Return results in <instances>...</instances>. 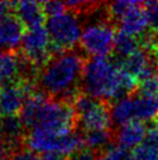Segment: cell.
Listing matches in <instances>:
<instances>
[{"label":"cell","mask_w":158,"mask_h":160,"mask_svg":"<svg viewBox=\"0 0 158 160\" xmlns=\"http://www.w3.org/2000/svg\"><path fill=\"white\" fill-rule=\"evenodd\" d=\"M156 99H157V104H158V95H157V97H156Z\"/></svg>","instance_id":"cell-30"},{"label":"cell","mask_w":158,"mask_h":160,"mask_svg":"<svg viewBox=\"0 0 158 160\" xmlns=\"http://www.w3.org/2000/svg\"><path fill=\"white\" fill-rule=\"evenodd\" d=\"M72 104L77 113V124L84 132L110 130L113 124L110 110L105 102L85 93H79Z\"/></svg>","instance_id":"cell-7"},{"label":"cell","mask_w":158,"mask_h":160,"mask_svg":"<svg viewBox=\"0 0 158 160\" xmlns=\"http://www.w3.org/2000/svg\"><path fill=\"white\" fill-rule=\"evenodd\" d=\"M21 52L22 56L39 71L49 62L53 54L51 41L45 25L25 32L21 42Z\"/></svg>","instance_id":"cell-8"},{"label":"cell","mask_w":158,"mask_h":160,"mask_svg":"<svg viewBox=\"0 0 158 160\" xmlns=\"http://www.w3.org/2000/svg\"><path fill=\"white\" fill-rule=\"evenodd\" d=\"M26 145L34 153L57 152L67 158L76 154L85 147L83 134L75 131H50L44 129H33L26 136Z\"/></svg>","instance_id":"cell-4"},{"label":"cell","mask_w":158,"mask_h":160,"mask_svg":"<svg viewBox=\"0 0 158 160\" xmlns=\"http://www.w3.org/2000/svg\"><path fill=\"white\" fill-rule=\"evenodd\" d=\"M144 8L149 19L150 27L158 31V1H148L144 4Z\"/></svg>","instance_id":"cell-24"},{"label":"cell","mask_w":158,"mask_h":160,"mask_svg":"<svg viewBox=\"0 0 158 160\" xmlns=\"http://www.w3.org/2000/svg\"><path fill=\"white\" fill-rule=\"evenodd\" d=\"M41 4H42V7H43V11L47 15V18L56 15L58 13H62V12L67 9L65 7V4L61 2V1H44Z\"/></svg>","instance_id":"cell-25"},{"label":"cell","mask_w":158,"mask_h":160,"mask_svg":"<svg viewBox=\"0 0 158 160\" xmlns=\"http://www.w3.org/2000/svg\"><path fill=\"white\" fill-rule=\"evenodd\" d=\"M136 107V120L141 123H148L156 119L158 116V104L156 97L143 96L141 93L134 95Z\"/></svg>","instance_id":"cell-18"},{"label":"cell","mask_w":158,"mask_h":160,"mask_svg":"<svg viewBox=\"0 0 158 160\" xmlns=\"http://www.w3.org/2000/svg\"><path fill=\"white\" fill-rule=\"evenodd\" d=\"M7 160H41L40 157L29 148H18L9 156Z\"/></svg>","instance_id":"cell-26"},{"label":"cell","mask_w":158,"mask_h":160,"mask_svg":"<svg viewBox=\"0 0 158 160\" xmlns=\"http://www.w3.org/2000/svg\"><path fill=\"white\" fill-rule=\"evenodd\" d=\"M138 88V80L109 58H94L86 61L81 89L85 95L99 101H116L129 96Z\"/></svg>","instance_id":"cell-1"},{"label":"cell","mask_w":158,"mask_h":160,"mask_svg":"<svg viewBox=\"0 0 158 160\" xmlns=\"http://www.w3.org/2000/svg\"><path fill=\"white\" fill-rule=\"evenodd\" d=\"M19 117L29 131H70L77 124V113L72 103L50 98L42 91H34L27 97Z\"/></svg>","instance_id":"cell-3"},{"label":"cell","mask_w":158,"mask_h":160,"mask_svg":"<svg viewBox=\"0 0 158 160\" xmlns=\"http://www.w3.org/2000/svg\"><path fill=\"white\" fill-rule=\"evenodd\" d=\"M85 147L91 151L105 152L108 147H110V142L113 140V133L110 130H98L85 132L83 136Z\"/></svg>","instance_id":"cell-19"},{"label":"cell","mask_w":158,"mask_h":160,"mask_svg":"<svg viewBox=\"0 0 158 160\" xmlns=\"http://www.w3.org/2000/svg\"><path fill=\"white\" fill-rule=\"evenodd\" d=\"M115 32L109 19L98 18L83 27L79 45L84 53L94 58H108L114 50Z\"/></svg>","instance_id":"cell-6"},{"label":"cell","mask_w":158,"mask_h":160,"mask_svg":"<svg viewBox=\"0 0 158 160\" xmlns=\"http://www.w3.org/2000/svg\"><path fill=\"white\" fill-rule=\"evenodd\" d=\"M85 60L77 50H66L49 60L37 76L40 91L53 99L73 103L81 87Z\"/></svg>","instance_id":"cell-2"},{"label":"cell","mask_w":158,"mask_h":160,"mask_svg":"<svg viewBox=\"0 0 158 160\" xmlns=\"http://www.w3.org/2000/svg\"><path fill=\"white\" fill-rule=\"evenodd\" d=\"M138 93L149 97H157L158 95V74L149 76L138 82Z\"/></svg>","instance_id":"cell-22"},{"label":"cell","mask_w":158,"mask_h":160,"mask_svg":"<svg viewBox=\"0 0 158 160\" xmlns=\"http://www.w3.org/2000/svg\"><path fill=\"white\" fill-rule=\"evenodd\" d=\"M109 110L112 123L118 128H121L123 125H127L132 122H137L134 96L129 95L114 101L109 107Z\"/></svg>","instance_id":"cell-15"},{"label":"cell","mask_w":158,"mask_h":160,"mask_svg":"<svg viewBox=\"0 0 158 160\" xmlns=\"http://www.w3.org/2000/svg\"><path fill=\"white\" fill-rule=\"evenodd\" d=\"M98 160H132V157L129 152L121 148L118 145L108 147L105 152H102Z\"/></svg>","instance_id":"cell-23"},{"label":"cell","mask_w":158,"mask_h":160,"mask_svg":"<svg viewBox=\"0 0 158 160\" xmlns=\"http://www.w3.org/2000/svg\"><path fill=\"white\" fill-rule=\"evenodd\" d=\"M20 56L16 53H0V87L19 80Z\"/></svg>","instance_id":"cell-17"},{"label":"cell","mask_w":158,"mask_h":160,"mask_svg":"<svg viewBox=\"0 0 158 160\" xmlns=\"http://www.w3.org/2000/svg\"><path fill=\"white\" fill-rule=\"evenodd\" d=\"M146 133L148 129L144 123L132 122L118 128V132L115 134V139L118 142V146L123 150H136L145 140Z\"/></svg>","instance_id":"cell-13"},{"label":"cell","mask_w":158,"mask_h":160,"mask_svg":"<svg viewBox=\"0 0 158 160\" xmlns=\"http://www.w3.org/2000/svg\"><path fill=\"white\" fill-rule=\"evenodd\" d=\"M27 131L20 117H4L0 118V140L5 142L13 150H18L26 140Z\"/></svg>","instance_id":"cell-14"},{"label":"cell","mask_w":158,"mask_h":160,"mask_svg":"<svg viewBox=\"0 0 158 160\" xmlns=\"http://www.w3.org/2000/svg\"><path fill=\"white\" fill-rule=\"evenodd\" d=\"M132 160H158V124L148 129L143 144L132 152Z\"/></svg>","instance_id":"cell-16"},{"label":"cell","mask_w":158,"mask_h":160,"mask_svg":"<svg viewBox=\"0 0 158 160\" xmlns=\"http://www.w3.org/2000/svg\"><path fill=\"white\" fill-rule=\"evenodd\" d=\"M41 160H70V158L65 157L64 154L57 153V152H48L40 156Z\"/></svg>","instance_id":"cell-28"},{"label":"cell","mask_w":158,"mask_h":160,"mask_svg":"<svg viewBox=\"0 0 158 160\" xmlns=\"http://www.w3.org/2000/svg\"><path fill=\"white\" fill-rule=\"evenodd\" d=\"M45 28L51 41L53 56L73 49V47L79 43L83 32L79 14L69 9L53 17H48Z\"/></svg>","instance_id":"cell-5"},{"label":"cell","mask_w":158,"mask_h":160,"mask_svg":"<svg viewBox=\"0 0 158 160\" xmlns=\"http://www.w3.org/2000/svg\"><path fill=\"white\" fill-rule=\"evenodd\" d=\"M70 160H97V153L84 147L83 150L71 157Z\"/></svg>","instance_id":"cell-27"},{"label":"cell","mask_w":158,"mask_h":160,"mask_svg":"<svg viewBox=\"0 0 158 160\" xmlns=\"http://www.w3.org/2000/svg\"><path fill=\"white\" fill-rule=\"evenodd\" d=\"M138 4H140L138 1H132V0H118V1H113V2L107 5V8H106L107 15H108L109 20L118 22L130 9H132Z\"/></svg>","instance_id":"cell-21"},{"label":"cell","mask_w":158,"mask_h":160,"mask_svg":"<svg viewBox=\"0 0 158 160\" xmlns=\"http://www.w3.org/2000/svg\"><path fill=\"white\" fill-rule=\"evenodd\" d=\"M141 48L142 47L140 46V41L137 38L126 34L121 31L116 33L114 41V50H113L116 58H122L123 61L124 58H127L128 56H130L132 54H134Z\"/></svg>","instance_id":"cell-20"},{"label":"cell","mask_w":158,"mask_h":160,"mask_svg":"<svg viewBox=\"0 0 158 160\" xmlns=\"http://www.w3.org/2000/svg\"><path fill=\"white\" fill-rule=\"evenodd\" d=\"M120 31L129 34L135 38H144L148 34L150 27L149 19L145 12V8L142 7V4H138L132 9H130L120 21H118Z\"/></svg>","instance_id":"cell-12"},{"label":"cell","mask_w":158,"mask_h":160,"mask_svg":"<svg viewBox=\"0 0 158 160\" xmlns=\"http://www.w3.org/2000/svg\"><path fill=\"white\" fill-rule=\"evenodd\" d=\"M37 83L15 80L0 87V118L20 115L27 97L36 91Z\"/></svg>","instance_id":"cell-9"},{"label":"cell","mask_w":158,"mask_h":160,"mask_svg":"<svg viewBox=\"0 0 158 160\" xmlns=\"http://www.w3.org/2000/svg\"><path fill=\"white\" fill-rule=\"evenodd\" d=\"M155 50L156 53L158 52V31L155 33Z\"/></svg>","instance_id":"cell-29"},{"label":"cell","mask_w":158,"mask_h":160,"mask_svg":"<svg viewBox=\"0 0 158 160\" xmlns=\"http://www.w3.org/2000/svg\"><path fill=\"white\" fill-rule=\"evenodd\" d=\"M25 27L14 14L0 18V53H16L21 47Z\"/></svg>","instance_id":"cell-10"},{"label":"cell","mask_w":158,"mask_h":160,"mask_svg":"<svg viewBox=\"0 0 158 160\" xmlns=\"http://www.w3.org/2000/svg\"><path fill=\"white\" fill-rule=\"evenodd\" d=\"M14 15L20 20V22L27 29L44 26L47 21V15L44 13L41 2L35 1H18L12 2Z\"/></svg>","instance_id":"cell-11"}]
</instances>
